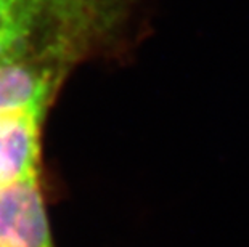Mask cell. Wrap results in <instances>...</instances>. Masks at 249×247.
Masks as SVG:
<instances>
[{
    "instance_id": "1",
    "label": "cell",
    "mask_w": 249,
    "mask_h": 247,
    "mask_svg": "<svg viewBox=\"0 0 249 247\" xmlns=\"http://www.w3.org/2000/svg\"><path fill=\"white\" fill-rule=\"evenodd\" d=\"M77 56L52 49L0 65V190L40 181L42 125Z\"/></svg>"
},
{
    "instance_id": "2",
    "label": "cell",
    "mask_w": 249,
    "mask_h": 247,
    "mask_svg": "<svg viewBox=\"0 0 249 247\" xmlns=\"http://www.w3.org/2000/svg\"><path fill=\"white\" fill-rule=\"evenodd\" d=\"M74 16L76 0H0V65L61 45Z\"/></svg>"
}]
</instances>
